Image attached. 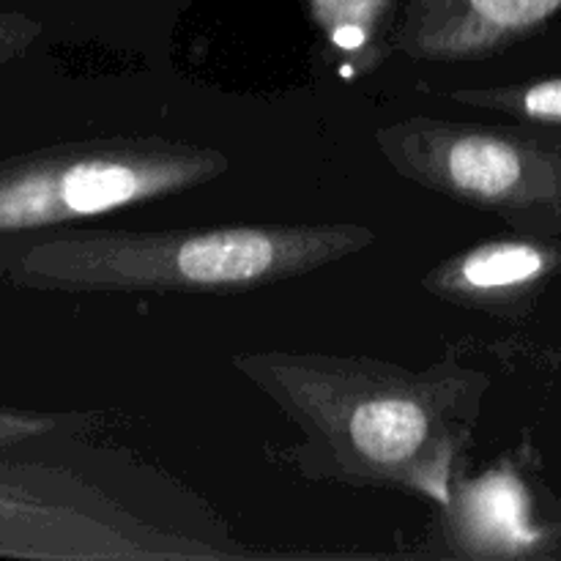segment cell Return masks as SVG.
<instances>
[{
    "label": "cell",
    "mask_w": 561,
    "mask_h": 561,
    "mask_svg": "<svg viewBox=\"0 0 561 561\" xmlns=\"http://www.w3.org/2000/svg\"><path fill=\"white\" fill-rule=\"evenodd\" d=\"M548 124L409 115L373 131L392 173L493 214L526 236L561 233V135Z\"/></svg>",
    "instance_id": "obj_3"
},
{
    "label": "cell",
    "mask_w": 561,
    "mask_h": 561,
    "mask_svg": "<svg viewBox=\"0 0 561 561\" xmlns=\"http://www.w3.org/2000/svg\"><path fill=\"white\" fill-rule=\"evenodd\" d=\"M559 266V247L537 236L491 239L438 261L422 274L420 285L444 305L518 323Z\"/></svg>",
    "instance_id": "obj_6"
},
{
    "label": "cell",
    "mask_w": 561,
    "mask_h": 561,
    "mask_svg": "<svg viewBox=\"0 0 561 561\" xmlns=\"http://www.w3.org/2000/svg\"><path fill=\"white\" fill-rule=\"evenodd\" d=\"M526 493L518 480L502 471H488L485 480L458 488L455 482L453 499L444 513L447 535L455 537L449 557L466 559H496V557H526L537 531L526 518Z\"/></svg>",
    "instance_id": "obj_7"
},
{
    "label": "cell",
    "mask_w": 561,
    "mask_h": 561,
    "mask_svg": "<svg viewBox=\"0 0 561 561\" xmlns=\"http://www.w3.org/2000/svg\"><path fill=\"white\" fill-rule=\"evenodd\" d=\"M559 14L561 0H409L392 44L416 64H474Z\"/></svg>",
    "instance_id": "obj_5"
},
{
    "label": "cell",
    "mask_w": 561,
    "mask_h": 561,
    "mask_svg": "<svg viewBox=\"0 0 561 561\" xmlns=\"http://www.w3.org/2000/svg\"><path fill=\"white\" fill-rule=\"evenodd\" d=\"M217 146L162 135L60 142L0 164V233L58 228L115 214L222 179Z\"/></svg>",
    "instance_id": "obj_4"
},
{
    "label": "cell",
    "mask_w": 561,
    "mask_h": 561,
    "mask_svg": "<svg viewBox=\"0 0 561 561\" xmlns=\"http://www.w3.org/2000/svg\"><path fill=\"white\" fill-rule=\"evenodd\" d=\"M233 370L299 431L285 458L312 482L405 491L447 507L491 389L449 348L425 370L373 356L255 351Z\"/></svg>",
    "instance_id": "obj_1"
},
{
    "label": "cell",
    "mask_w": 561,
    "mask_h": 561,
    "mask_svg": "<svg viewBox=\"0 0 561 561\" xmlns=\"http://www.w3.org/2000/svg\"><path fill=\"white\" fill-rule=\"evenodd\" d=\"M376 244L356 222L60 230L16 252L20 285L64 294L236 296L307 277Z\"/></svg>",
    "instance_id": "obj_2"
}]
</instances>
